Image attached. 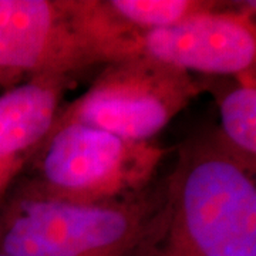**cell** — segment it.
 I'll list each match as a JSON object with an SVG mask.
<instances>
[{"label":"cell","instance_id":"1","mask_svg":"<svg viewBox=\"0 0 256 256\" xmlns=\"http://www.w3.org/2000/svg\"><path fill=\"white\" fill-rule=\"evenodd\" d=\"M255 174L218 130L185 141L146 256H256Z\"/></svg>","mask_w":256,"mask_h":256},{"label":"cell","instance_id":"2","mask_svg":"<svg viewBox=\"0 0 256 256\" xmlns=\"http://www.w3.org/2000/svg\"><path fill=\"white\" fill-rule=\"evenodd\" d=\"M138 54L137 36L102 0H0V87L24 76L68 78Z\"/></svg>","mask_w":256,"mask_h":256},{"label":"cell","instance_id":"3","mask_svg":"<svg viewBox=\"0 0 256 256\" xmlns=\"http://www.w3.org/2000/svg\"><path fill=\"white\" fill-rule=\"evenodd\" d=\"M164 184L134 200L86 205L53 200L20 180L0 204V252L9 256H146Z\"/></svg>","mask_w":256,"mask_h":256},{"label":"cell","instance_id":"4","mask_svg":"<svg viewBox=\"0 0 256 256\" xmlns=\"http://www.w3.org/2000/svg\"><path fill=\"white\" fill-rule=\"evenodd\" d=\"M170 152L82 122L53 124L20 181L53 200L101 205L134 200L151 186Z\"/></svg>","mask_w":256,"mask_h":256},{"label":"cell","instance_id":"5","mask_svg":"<svg viewBox=\"0 0 256 256\" xmlns=\"http://www.w3.org/2000/svg\"><path fill=\"white\" fill-rule=\"evenodd\" d=\"M204 92L201 80L144 54L106 64L88 90L53 124L82 122L134 141H151Z\"/></svg>","mask_w":256,"mask_h":256},{"label":"cell","instance_id":"6","mask_svg":"<svg viewBox=\"0 0 256 256\" xmlns=\"http://www.w3.org/2000/svg\"><path fill=\"white\" fill-rule=\"evenodd\" d=\"M224 2L172 28L138 36V53L208 77H235L255 67L254 6Z\"/></svg>","mask_w":256,"mask_h":256},{"label":"cell","instance_id":"7","mask_svg":"<svg viewBox=\"0 0 256 256\" xmlns=\"http://www.w3.org/2000/svg\"><path fill=\"white\" fill-rule=\"evenodd\" d=\"M70 82L32 77L0 96V204L43 144Z\"/></svg>","mask_w":256,"mask_h":256},{"label":"cell","instance_id":"8","mask_svg":"<svg viewBox=\"0 0 256 256\" xmlns=\"http://www.w3.org/2000/svg\"><path fill=\"white\" fill-rule=\"evenodd\" d=\"M249 73V72H246ZM208 77L201 80L220 106V134L225 144L250 168L256 170V87L255 76Z\"/></svg>","mask_w":256,"mask_h":256},{"label":"cell","instance_id":"9","mask_svg":"<svg viewBox=\"0 0 256 256\" xmlns=\"http://www.w3.org/2000/svg\"><path fill=\"white\" fill-rule=\"evenodd\" d=\"M215 0H104L112 18L138 36L172 28L204 12L220 8Z\"/></svg>","mask_w":256,"mask_h":256},{"label":"cell","instance_id":"10","mask_svg":"<svg viewBox=\"0 0 256 256\" xmlns=\"http://www.w3.org/2000/svg\"><path fill=\"white\" fill-rule=\"evenodd\" d=\"M0 256H9V255H6V254H3V252H0Z\"/></svg>","mask_w":256,"mask_h":256}]
</instances>
